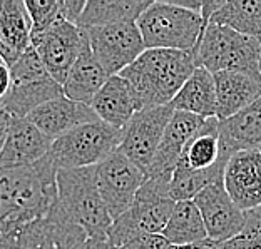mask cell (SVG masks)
Listing matches in <instances>:
<instances>
[{
	"label": "cell",
	"instance_id": "obj_1",
	"mask_svg": "<svg viewBox=\"0 0 261 249\" xmlns=\"http://www.w3.org/2000/svg\"><path fill=\"white\" fill-rule=\"evenodd\" d=\"M57 169L0 168V249H77L87 236L62 211Z\"/></svg>",
	"mask_w": 261,
	"mask_h": 249
},
{
	"label": "cell",
	"instance_id": "obj_2",
	"mask_svg": "<svg viewBox=\"0 0 261 249\" xmlns=\"http://www.w3.org/2000/svg\"><path fill=\"white\" fill-rule=\"evenodd\" d=\"M198 67L196 52L146 49L119 74L134 97L136 109L169 105Z\"/></svg>",
	"mask_w": 261,
	"mask_h": 249
},
{
	"label": "cell",
	"instance_id": "obj_3",
	"mask_svg": "<svg viewBox=\"0 0 261 249\" xmlns=\"http://www.w3.org/2000/svg\"><path fill=\"white\" fill-rule=\"evenodd\" d=\"M57 198L62 211L87 238H108L112 219L100 198L96 168L57 169Z\"/></svg>",
	"mask_w": 261,
	"mask_h": 249
},
{
	"label": "cell",
	"instance_id": "obj_4",
	"mask_svg": "<svg viewBox=\"0 0 261 249\" xmlns=\"http://www.w3.org/2000/svg\"><path fill=\"white\" fill-rule=\"evenodd\" d=\"M146 49L196 52L206 23L198 12L179 7L174 0L152 2L138 19Z\"/></svg>",
	"mask_w": 261,
	"mask_h": 249
},
{
	"label": "cell",
	"instance_id": "obj_5",
	"mask_svg": "<svg viewBox=\"0 0 261 249\" xmlns=\"http://www.w3.org/2000/svg\"><path fill=\"white\" fill-rule=\"evenodd\" d=\"M176 201L169 194V182L146 177L134 203L122 216L114 219L108 233L111 247H122L141 234H163Z\"/></svg>",
	"mask_w": 261,
	"mask_h": 249
},
{
	"label": "cell",
	"instance_id": "obj_6",
	"mask_svg": "<svg viewBox=\"0 0 261 249\" xmlns=\"http://www.w3.org/2000/svg\"><path fill=\"white\" fill-rule=\"evenodd\" d=\"M196 64L211 74H261V42L228 27L207 23L196 49Z\"/></svg>",
	"mask_w": 261,
	"mask_h": 249
},
{
	"label": "cell",
	"instance_id": "obj_7",
	"mask_svg": "<svg viewBox=\"0 0 261 249\" xmlns=\"http://www.w3.org/2000/svg\"><path fill=\"white\" fill-rule=\"evenodd\" d=\"M122 132L99 119L87 122L52 142L47 159L56 169L96 168L119 149Z\"/></svg>",
	"mask_w": 261,
	"mask_h": 249
},
{
	"label": "cell",
	"instance_id": "obj_8",
	"mask_svg": "<svg viewBox=\"0 0 261 249\" xmlns=\"http://www.w3.org/2000/svg\"><path fill=\"white\" fill-rule=\"evenodd\" d=\"M10 77V89L2 105L12 117L25 119L39 105L64 96L62 86L47 72L34 47L12 65Z\"/></svg>",
	"mask_w": 261,
	"mask_h": 249
},
{
	"label": "cell",
	"instance_id": "obj_9",
	"mask_svg": "<svg viewBox=\"0 0 261 249\" xmlns=\"http://www.w3.org/2000/svg\"><path fill=\"white\" fill-rule=\"evenodd\" d=\"M96 181L106 209L114 221L133 206L146 174L117 149L96 165Z\"/></svg>",
	"mask_w": 261,
	"mask_h": 249
},
{
	"label": "cell",
	"instance_id": "obj_10",
	"mask_svg": "<svg viewBox=\"0 0 261 249\" xmlns=\"http://www.w3.org/2000/svg\"><path fill=\"white\" fill-rule=\"evenodd\" d=\"M92 54L109 75H119L146 50L136 22L84 29Z\"/></svg>",
	"mask_w": 261,
	"mask_h": 249
},
{
	"label": "cell",
	"instance_id": "obj_11",
	"mask_svg": "<svg viewBox=\"0 0 261 249\" xmlns=\"http://www.w3.org/2000/svg\"><path fill=\"white\" fill-rule=\"evenodd\" d=\"M173 114L174 109L171 105L142 109L136 112L127 127L124 129L119 151L144 174L151 168Z\"/></svg>",
	"mask_w": 261,
	"mask_h": 249
},
{
	"label": "cell",
	"instance_id": "obj_12",
	"mask_svg": "<svg viewBox=\"0 0 261 249\" xmlns=\"http://www.w3.org/2000/svg\"><path fill=\"white\" fill-rule=\"evenodd\" d=\"M86 40L87 35L84 29L75 23L61 20L37 40H34L32 47L47 72L54 77L56 82L64 86L70 69L84 49Z\"/></svg>",
	"mask_w": 261,
	"mask_h": 249
},
{
	"label": "cell",
	"instance_id": "obj_13",
	"mask_svg": "<svg viewBox=\"0 0 261 249\" xmlns=\"http://www.w3.org/2000/svg\"><path fill=\"white\" fill-rule=\"evenodd\" d=\"M193 201L203 216L207 239L226 242L234 239L245 229L248 212L236 206L224 189L223 181L207 186Z\"/></svg>",
	"mask_w": 261,
	"mask_h": 249
},
{
	"label": "cell",
	"instance_id": "obj_14",
	"mask_svg": "<svg viewBox=\"0 0 261 249\" xmlns=\"http://www.w3.org/2000/svg\"><path fill=\"white\" fill-rule=\"evenodd\" d=\"M204 117L174 110L168 127L164 130L163 141L152 159L151 168L146 173V177H156V179L171 182V177H173V173L177 168V162H179L186 146L204 127Z\"/></svg>",
	"mask_w": 261,
	"mask_h": 249
},
{
	"label": "cell",
	"instance_id": "obj_15",
	"mask_svg": "<svg viewBox=\"0 0 261 249\" xmlns=\"http://www.w3.org/2000/svg\"><path fill=\"white\" fill-rule=\"evenodd\" d=\"M224 189L241 211L251 212L261 206V152H234L223 173Z\"/></svg>",
	"mask_w": 261,
	"mask_h": 249
},
{
	"label": "cell",
	"instance_id": "obj_16",
	"mask_svg": "<svg viewBox=\"0 0 261 249\" xmlns=\"http://www.w3.org/2000/svg\"><path fill=\"white\" fill-rule=\"evenodd\" d=\"M52 142L31 121L12 117L7 139L0 152V168H31L47 157Z\"/></svg>",
	"mask_w": 261,
	"mask_h": 249
},
{
	"label": "cell",
	"instance_id": "obj_17",
	"mask_svg": "<svg viewBox=\"0 0 261 249\" xmlns=\"http://www.w3.org/2000/svg\"><path fill=\"white\" fill-rule=\"evenodd\" d=\"M25 119L31 121L50 141H56L75 127L97 121L99 117L91 105L75 102L62 96L39 105Z\"/></svg>",
	"mask_w": 261,
	"mask_h": 249
},
{
	"label": "cell",
	"instance_id": "obj_18",
	"mask_svg": "<svg viewBox=\"0 0 261 249\" xmlns=\"http://www.w3.org/2000/svg\"><path fill=\"white\" fill-rule=\"evenodd\" d=\"M32 47V20L23 0H0V57L12 67Z\"/></svg>",
	"mask_w": 261,
	"mask_h": 249
},
{
	"label": "cell",
	"instance_id": "obj_19",
	"mask_svg": "<svg viewBox=\"0 0 261 249\" xmlns=\"http://www.w3.org/2000/svg\"><path fill=\"white\" fill-rule=\"evenodd\" d=\"M216 86V117L226 121L236 116L261 97V74L250 72H218Z\"/></svg>",
	"mask_w": 261,
	"mask_h": 249
},
{
	"label": "cell",
	"instance_id": "obj_20",
	"mask_svg": "<svg viewBox=\"0 0 261 249\" xmlns=\"http://www.w3.org/2000/svg\"><path fill=\"white\" fill-rule=\"evenodd\" d=\"M92 110L96 112L99 121L117 130H124L127 124L138 112L134 104V97L126 80L119 75H111L102 89L96 94L92 104Z\"/></svg>",
	"mask_w": 261,
	"mask_h": 249
},
{
	"label": "cell",
	"instance_id": "obj_21",
	"mask_svg": "<svg viewBox=\"0 0 261 249\" xmlns=\"http://www.w3.org/2000/svg\"><path fill=\"white\" fill-rule=\"evenodd\" d=\"M221 149L228 156L258 149L261 144V97L226 121H219Z\"/></svg>",
	"mask_w": 261,
	"mask_h": 249
},
{
	"label": "cell",
	"instance_id": "obj_22",
	"mask_svg": "<svg viewBox=\"0 0 261 249\" xmlns=\"http://www.w3.org/2000/svg\"><path fill=\"white\" fill-rule=\"evenodd\" d=\"M109 77L111 75L106 72L96 56L92 54L89 40H86L84 49H82L79 59L72 65L62 86L64 96L70 100H75V102L91 105L96 94L102 89Z\"/></svg>",
	"mask_w": 261,
	"mask_h": 249
},
{
	"label": "cell",
	"instance_id": "obj_23",
	"mask_svg": "<svg viewBox=\"0 0 261 249\" xmlns=\"http://www.w3.org/2000/svg\"><path fill=\"white\" fill-rule=\"evenodd\" d=\"M169 105L174 110L188 112L204 119L216 117L215 75L204 67H196Z\"/></svg>",
	"mask_w": 261,
	"mask_h": 249
},
{
	"label": "cell",
	"instance_id": "obj_24",
	"mask_svg": "<svg viewBox=\"0 0 261 249\" xmlns=\"http://www.w3.org/2000/svg\"><path fill=\"white\" fill-rule=\"evenodd\" d=\"M219 119L210 117L204 127L191 139L177 162V168L189 171H207L219 162L228 161L231 156L224 154L219 141Z\"/></svg>",
	"mask_w": 261,
	"mask_h": 249
},
{
	"label": "cell",
	"instance_id": "obj_25",
	"mask_svg": "<svg viewBox=\"0 0 261 249\" xmlns=\"http://www.w3.org/2000/svg\"><path fill=\"white\" fill-rule=\"evenodd\" d=\"M151 4L149 0H89L77 25L81 29H92L138 22L141 14Z\"/></svg>",
	"mask_w": 261,
	"mask_h": 249
},
{
	"label": "cell",
	"instance_id": "obj_26",
	"mask_svg": "<svg viewBox=\"0 0 261 249\" xmlns=\"http://www.w3.org/2000/svg\"><path fill=\"white\" fill-rule=\"evenodd\" d=\"M163 236L171 246L185 247L194 246L207 239L203 216L194 201H179L174 206Z\"/></svg>",
	"mask_w": 261,
	"mask_h": 249
},
{
	"label": "cell",
	"instance_id": "obj_27",
	"mask_svg": "<svg viewBox=\"0 0 261 249\" xmlns=\"http://www.w3.org/2000/svg\"><path fill=\"white\" fill-rule=\"evenodd\" d=\"M207 23L228 27L261 42V0H224Z\"/></svg>",
	"mask_w": 261,
	"mask_h": 249
},
{
	"label": "cell",
	"instance_id": "obj_28",
	"mask_svg": "<svg viewBox=\"0 0 261 249\" xmlns=\"http://www.w3.org/2000/svg\"><path fill=\"white\" fill-rule=\"evenodd\" d=\"M228 161L219 162L207 171H189L185 168H176L169 182V194L176 203L179 201H193L201 191L215 182L223 181L224 165Z\"/></svg>",
	"mask_w": 261,
	"mask_h": 249
},
{
	"label": "cell",
	"instance_id": "obj_29",
	"mask_svg": "<svg viewBox=\"0 0 261 249\" xmlns=\"http://www.w3.org/2000/svg\"><path fill=\"white\" fill-rule=\"evenodd\" d=\"M25 7L32 20V42L64 20L62 0H25Z\"/></svg>",
	"mask_w": 261,
	"mask_h": 249
},
{
	"label": "cell",
	"instance_id": "obj_30",
	"mask_svg": "<svg viewBox=\"0 0 261 249\" xmlns=\"http://www.w3.org/2000/svg\"><path fill=\"white\" fill-rule=\"evenodd\" d=\"M229 242L231 249H261V219L248 212L245 229Z\"/></svg>",
	"mask_w": 261,
	"mask_h": 249
},
{
	"label": "cell",
	"instance_id": "obj_31",
	"mask_svg": "<svg viewBox=\"0 0 261 249\" xmlns=\"http://www.w3.org/2000/svg\"><path fill=\"white\" fill-rule=\"evenodd\" d=\"M171 244L163 234H141L122 249H169Z\"/></svg>",
	"mask_w": 261,
	"mask_h": 249
},
{
	"label": "cell",
	"instance_id": "obj_32",
	"mask_svg": "<svg viewBox=\"0 0 261 249\" xmlns=\"http://www.w3.org/2000/svg\"><path fill=\"white\" fill-rule=\"evenodd\" d=\"M10 67L5 62H0V104L5 99V96L9 94L10 89Z\"/></svg>",
	"mask_w": 261,
	"mask_h": 249
},
{
	"label": "cell",
	"instance_id": "obj_33",
	"mask_svg": "<svg viewBox=\"0 0 261 249\" xmlns=\"http://www.w3.org/2000/svg\"><path fill=\"white\" fill-rule=\"evenodd\" d=\"M10 122H12V116L5 110L4 105L0 104V152H2V149H4L5 139H7Z\"/></svg>",
	"mask_w": 261,
	"mask_h": 249
},
{
	"label": "cell",
	"instance_id": "obj_34",
	"mask_svg": "<svg viewBox=\"0 0 261 249\" xmlns=\"http://www.w3.org/2000/svg\"><path fill=\"white\" fill-rule=\"evenodd\" d=\"M169 249H231V242H219V241H211V239H206L199 244H194V246H185V247H176V246H171Z\"/></svg>",
	"mask_w": 261,
	"mask_h": 249
},
{
	"label": "cell",
	"instance_id": "obj_35",
	"mask_svg": "<svg viewBox=\"0 0 261 249\" xmlns=\"http://www.w3.org/2000/svg\"><path fill=\"white\" fill-rule=\"evenodd\" d=\"M77 249H111L108 238H86Z\"/></svg>",
	"mask_w": 261,
	"mask_h": 249
},
{
	"label": "cell",
	"instance_id": "obj_36",
	"mask_svg": "<svg viewBox=\"0 0 261 249\" xmlns=\"http://www.w3.org/2000/svg\"><path fill=\"white\" fill-rule=\"evenodd\" d=\"M251 216H254V217H258V219H261V206L258 207V209H254V211H251L250 212Z\"/></svg>",
	"mask_w": 261,
	"mask_h": 249
},
{
	"label": "cell",
	"instance_id": "obj_37",
	"mask_svg": "<svg viewBox=\"0 0 261 249\" xmlns=\"http://www.w3.org/2000/svg\"><path fill=\"white\" fill-rule=\"evenodd\" d=\"M258 151H259V152H261V144H259V147H258Z\"/></svg>",
	"mask_w": 261,
	"mask_h": 249
},
{
	"label": "cell",
	"instance_id": "obj_38",
	"mask_svg": "<svg viewBox=\"0 0 261 249\" xmlns=\"http://www.w3.org/2000/svg\"><path fill=\"white\" fill-rule=\"evenodd\" d=\"M111 249H122V247H111Z\"/></svg>",
	"mask_w": 261,
	"mask_h": 249
},
{
	"label": "cell",
	"instance_id": "obj_39",
	"mask_svg": "<svg viewBox=\"0 0 261 249\" xmlns=\"http://www.w3.org/2000/svg\"><path fill=\"white\" fill-rule=\"evenodd\" d=\"M0 62H4V61H2V57H0Z\"/></svg>",
	"mask_w": 261,
	"mask_h": 249
}]
</instances>
